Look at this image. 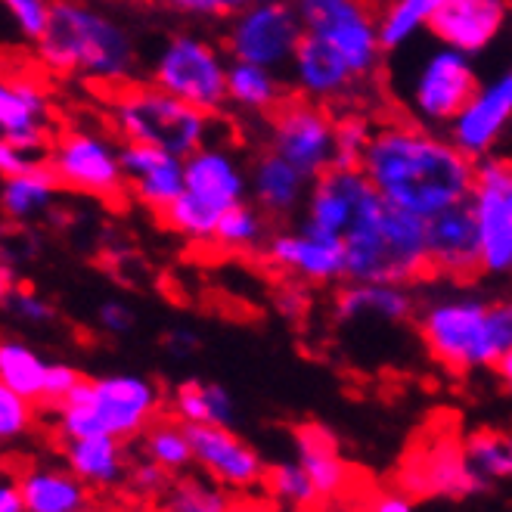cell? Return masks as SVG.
<instances>
[{
  "instance_id": "1",
  "label": "cell",
  "mask_w": 512,
  "mask_h": 512,
  "mask_svg": "<svg viewBox=\"0 0 512 512\" xmlns=\"http://www.w3.org/2000/svg\"><path fill=\"white\" fill-rule=\"evenodd\" d=\"M364 174L388 202L423 218L475 193L478 168L469 156L429 140L423 128L410 125L388 128V134L364 149Z\"/></svg>"
},
{
  "instance_id": "2",
  "label": "cell",
  "mask_w": 512,
  "mask_h": 512,
  "mask_svg": "<svg viewBox=\"0 0 512 512\" xmlns=\"http://www.w3.org/2000/svg\"><path fill=\"white\" fill-rule=\"evenodd\" d=\"M44 66L53 72L125 75L131 63L128 38L112 22L72 0H50V22L38 41Z\"/></svg>"
},
{
  "instance_id": "3",
  "label": "cell",
  "mask_w": 512,
  "mask_h": 512,
  "mask_svg": "<svg viewBox=\"0 0 512 512\" xmlns=\"http://www.w3.org/2000/svg\"><path fill=\"white\" fill-rule=\"evenodd\" d=\"M429 354L450 373H469L494 367L497 351L491 345L488 305H441L419 320Z\"/></svg>"
},
{
  "instance_id": "4",
  "label": "cell",
  "mask_w": 512,
  "mask_h": 512,
  "mask_svg": "<svg viewBox=\"0 0 512 512\" xmlns=\"http://www.w3.org/2000/svg\"><path fill=\"white\" fill-rule=\"evenodd\" d=\"M53 162L59 180H63V190L97 196L118 215L131 208L134 193L122 171V162H115L97 137L66 128L53 143Z\"/></svg>"
},
{
  "instance_id": "5",
  "label": "cell",
  "mask_w": 512,
  "mask_h": 512,
  "mask_svg": "<svg viewBox=\"0 0 512 512\" xmlns=\"http://www.w3.org/2000/svg\"><path fill=\"white\" fill-rule=\"evenodd\" d=\"M426 252L438 267V277H450L457 283H472L491 270L485 243H481V212L472 193L429 215Z\"/></svg>"
},
{
  "instance_id": "6",
  "label": "cell",
  "mask_w": 512,
  "mask_h": 512,
  "mask_svg": "<svg viewBox=\"0 0 512 512\" xmlns=\"http://www.w3.org/2000/svg\"><path fill=\"white\" fill-rule=\"evenodd\" d=\"M261 112L280 137V153L298 171L317 174V168L323 165L329 131H333V109L314 103L305 90L277 87L274 100L261 106Z\"/></svg>"
},
{
  "instance_id": "7",
  "label": "cell",
  "mask_w": 512,
  "mask_h": 512,
  "mask_svg": "<svg viewBox=\"0 0 512 512\" xmlns=\"http://www.w3.org/2000/svg\"><path fill=\"white\" fill-rule=\"evenodd\" d=\"M404 485L413 494L466 500L491 491V481L478 475L457 438H435L423 454L404 469Z\"/></svg>"
},
{
  "instance_id": "8",
  "label": "cell",
  "mask_w": 512,
  "mask_h": 512,
  "mask_svg": "<svg viewBox=\"0 0 512 512\" xmlns=\"http://www.w3.org/2000/svg\"><path fill=\"white\" fill-rule=\"evenodd\" d=\"M90 404H94L106 435L128 441L156 423L162 410V391L146 376H100L94 379V401Z\"/></svg>"
},
{
  "instance_id": "9",
  "label": "cell",
  "mask_w": 512,
  "mask_h": 512,
  "mask_svg": "<svg viewBox=\"0 0 512 512\" xmlns=\"http://www.w3.org/2000/svg\"><path fill=\"white\" fill-rule=\"evenodd\" d=\"M196 466L215 478V485L246 491L264 481V460L258 450L239 438L230 426H187Z\"/></svg>"
},
{
  "instance_id": "10",
  "label": "cell",
  "mask_w": 512,
  "mask_h": 512,
  "mask_svg": "<svg viewBox=\"0 0 512 512\" xmlns=\"http://www.w3.org/2000/svg\"><path fill=\"white\" fill-rule=\"evenodd\" d=\"M156 84L202 109H218V103L230 94L212 50L196 41H174L168 47L156 72Z\"/></svg>"
},
{
  "instance_id": "11",
  "label": "cell",
  "mask_w": 512,
  "mask_h": 512,
  "mask_svg": "<svg viewBox=\"0 0 512 512\" xmlns=\"http://www.w3.org/2000/svg\"><path fill=\"white\" fill-rule=\"evenodd\" d=\"M481 243L491 270L512 261V162H491L475 174Z\"/></svg>"
},
{
  "instance_id": "12",
  "label": "cell",
  "mask_w": 512,
  "mask_h": 512,
  "mask_svg": "<svg viewBox=\"0 0 512 512\" xmlns=\"http://www.w3.org/2000/svg\"><path fill=\"white\" fill-rule=\"evenodd\" d=\"M503 22L500 0H441L426 16V25L435 38L463 50L485 47Z\"/></svg>"
},
{
  "instance_id": "13",
  "label": "cell",
  "mask_w": 512,
  "mask_h": 512,
  "mask_svg": "<svg viewBox=\"0 0 512 512\" xmlns=\"http://www.w3.org/2000/svg\"><path fill=\"white\" fill-rule=\"evenodd\" d=\"M295 460L305 466L311 481L317 485L320 497H336L348 488L351 466L342 457V447L336 432L323 423H301L292 429Z\"/></svg>"
},
{
  "instance_id": "14",
  "label": "cell",
  "mask_w": 512,
  "mask_h": 512,
  "mask_svg": "<svg viewBox=\"0 0 512 512\" xmlns=\"http://www.w3.org/2000/svg\"><path fill=\"white\" fill-rule=\"evenodd\" d=\"M478 100H481V84L457 56L435 59L423 84H419V103H423L429 115L438 118H460Z\"/></svg>"
},
{
  "instance_id": "15",
  "label": "cell",
  "mask_w": 512,
  "mask_h": 512,
  "mask_svg": "<svg viewBox=\"0 0 512 512\" xmlns=\"http://www.w3.org/2000/svg\"><path fill=\"white\" fill-rule=\"evenodd\" d=\"M69 469L90 488H112L125 478V450L115 435H90L66 441Z\"/></svg>"
},
{
  "instance_id": "16",
  "label": "cell",
  "mask_w": 512,
  "mask_h": 512,
  "mask_svg": "<svg viewBox=\"0 0 512 512\" xmlns=\"http://www.w3.org/2000/svg\"><path fill=\"white\" fill-rule=\"evenodd\" d=\"M171 410L184 426H233L236 401L218 382H199L187 379L174 388Z\"/></svg>"
},
{
  "instance_id": "17",
  "label": "cell",
  "mask_w": 512,
  "mask_h": 512,
  "mask_svg": "<svg viewBox=\"0 0 512 512\" xmlns=\"http://www.w3.org/2000/svg\"><path fill=\"white\" fill-rule=\"evenodd\" d=\"M19 488L28 512H75L87 506V488L72 469H32L22 475Z\"/></svg>"
},
{
  "instance_id": "18",
  "label": "cell",
  "mask_w": 512,
  "mask_h": 512,
  "mask_svg": "<svg viewBox=\"0 0 512 512\" xmlns=\"http://www.w3.org/2000/svg\"><path fill=\"white\" fill-rule=\"evenodd\" d=\"M289 41H295L289 13L283 7H267L239 25L233 50L246 63H270V59H277L289 47Z\"/></svg>"
},
{
  "instance_id": "19",
  "label": "cell",
  "mask_w": 512,
  "mask_h": 512,
  "mask_svg": "<svg viewBox=\"0 0 512 512\" xmlns=\"http://www.w3.org/2000/svg\"><path fill=\"white\" fill-rule=\"evenodd\" d=\"M274 252L295 270V274H305L308 280H326L333 274H345V249L336 239H283L274 246Z\"/></svg>"
},
{
  "instance_id": "20",
  "label": "cell",
  "mask_w": 512,
  "mask_h": 512,
  "mask_svg": "<svg viewBox=\"0 0 512 512\" xmlns=\"http://www.w3.org/2000/svg\"><path fill=\"white\" fill-rule=\"evenodd\" d=\"M184 187L187 193H193L196 199L208 202L227 212L230 205H236V193H239V180L233 177L230 165L218 156H205L196 153L184 171Z\"/></svg>"
},
{
  "instance_id": "21",
  "label": "cell",
  "mask_w": 512,
  "mask_h": 512,
  "mask_svg": "<svg viewBox=\"0 0 512 512\" xmlns=\"http://www.w3.org/2000/svg\"><path fill=\"white\" fill-rule=\"evenodd\" d=\"M47 360L28 348L25 342L16 339H0V379L10 388H16L22 398L28 401H41L44 395V382H47Z\"/></svg>"
},
{
  "instance_id": "22",
  "label": "cell",
  "mask_w": 512,
  "mask_h": 512,
  "mask_svg": "<svg viewBox=\"0 0 512 512\" xmlns=\"http://www.w3.org/2000/svg\"><path fill=\"white\" fill-rule=\"evenodd\" d=\"M295 56L314 87H323V90L336 87L351 75V66L342 56V50L317 32L295 35Z\"/></svg>"
},
{
  "instance_id": "23",
  "label": "cell",
  "mask_w": 512,
  "mask_h": 512,
  "mask_svg": "<svg viewBox=\"0 0 512 512\" xmlns=\"http://www.w3.org/2000/svg\"><path fill=\"white\" fill-rule=\"evenodd\" d=\"M466 457L488 481H512V432L475 429L463 438Z\"/></svg>"
},
{
  "instance_id": "24",
  "label": "cell",
  "mask_w": 512,
  "mask_h": 512,
  "mask_svg": "<svg viewBox=\"0 0 512 512\" xmlns=\"http://www.w3.org/2000/svg\"><path fill=\"white\" fill-rule=\"evenodd\" d=\"M512 112V78H506L500 87H494L488 97H481L463 118L460 125V140L469 149L485 146L494 131L506 122V115Z\"/></svg>"
},
{
  "instance_id": "25",
  "label": "cell",
  "mask_w": 512,
  "mask_h": 512,
  "mask_svg": "<svg viewBox=\"0 0 512 512\" xmlns=\"http://www.w3.org/2000/svg\"><path fill=\"white\" fill-rule=\"evenodd\" d=\"M143 450L149 460H156L159 466H165L168 472H184L187 466H193V444L187 435V426L171 423V419H159L146 432H143Z\"/></svg>"
},
{
  "instance_id": "26",
  "label": "cell",
  "mask_w": 512,
  "mask_h": 512,
  "mask_svg": "<svg viewBox=\"0 0 512 512\" xmlns=\"http://www.w3.org/2000/svg\"><path fill=\"white\" fill-rule=\"evenodd\" d=\"M44 94L32 87H16L0 78V131H32L41 128Z\"/></svg>"
},
{
  "instance_id": "27",
  "label": "cell",
  "mask_w": 512,
  "mask_h": 512,
  "mask_svg": "<svg viewBox=\"0 0 512 512\" xmlns=\"http://www.w3.org/2000/svg\"><path fill=\"white\" fill-rule=\"evenodd\" d=\"M264 481H267V491L274 494L280 503H289V506H314L320 500V491L311 481V475L305 472L298 460H283V463H274L267 472H264Z\"/></svg>"
},
{
  "instance_id": "28",
  "label": "cell",
  "mask_w": 512,
  "mask_h": 512,
  "mask_svg": "<svg viewBox=\"0 0 512 512\" xmlns=\"http://www.w3.org/2000/svg\"><path fill=\"white\" fill-rule=\"evenodd\" d=\"M298 168L283 156L267 149L264 162H261V174H258V187H261V202L267 205V212H280L286 208L295 196V184H298Z\"/></svg>"
},
{
  "instance_id": "29",
  "label": "cell",
  "mask_w": 512,
  "mask_h": 512,
  "mask_svg": "<svg viewBox=\"0 0 512 512\" xmlns=\"http://www.w3.org/2000/svg\"><path fill=\"white\" fill-rule=\"evenodd\" d=\"M360 311H376L388 320H407L413 314V305L407 295H398L391 289H354V292H342L336 298V314L339 317H354Z\"/></svg>"
},
{
  "instance_id": "30",
  "label": "cell",
  "mask_w": 512,
  "mask_h": 512,
  "mask_svg": "<svg viewBox=\"0 0 512 512\" xmlns=\"http://www.w3.org/2000/svg\"><path fill=\"white\" fill-rule=\"evenodd\" d=\"M165 512H233L230 497L202 478H184L168 491Z\"/></svg>"
},
{
  "instance_id": "31",
  "label": "cell",
  "mask_w": 512,
  "mask_h": 512,
  "mask_svg": "<svg viewBox=\"0 0 512 512\" xmlns=\"http://www.w3.org/2000/svg\"><path fill=\"white\" fill-rule=\"evenodd\" d=\"M35 423V401L22 398L16 388L0 379V441L22 438Z\"/></svg>"
},
{
  "instance_id": "32",
  "label": "cell",
  "mask_w": 512,
  "mask_h": 512,
  "mask_svg": "<svg viewBox=\"0 0 512 512\" xmlns=\"http://www.w3.org/2000/svg\"><path fill=\"white\" fill-rule=\"evenodd\" d=\"M305 19L311 22V32L323 38L342 32V28L354 22H364L351 7V0H305Z\"/></svg>"
},
{
  "instance_id": "33",
  "label": "cell",
  "mask_w": 512,
  "mask_h": 512,
  "mask_svg": "<svg viewBox=\"0 0 512 512\" xmlns=\"http://www.w3.org/2000/svg\"><path fill=\"white\" fill-rule=\"evenodd\" d=\"M50 196H53V187L41 184V180L13 177L7 180L4 196H0V208H4L7 218H25V215H32L35 208L47 205Z\"/></svg>"
},
{
  "instance_id": "34",
  "label": "cell",
  "mask_w": 512,
  "mask_h": 512,
  "mask_svg": "<svg viewBox=\"0 0 512 512\" xmlns=\"http://www.w3.org/2000/svg\"><path fill=\"white\" fill-rule=\"evenodd\" d=\"M441 4V0H401L398 10H391L388 13V25H385V32H382V44L391 47V44H398L410 28L419 22V19H426L435 7Z\"/></svg>"
},
{
  "instance_id": "35",
  "label": "cell",
  "mask_w": 512,
  "mask_h": 512,
  "mask_svg": "<svg viewBox=\"0 0 512 512\" xmlns=\"http://www.w3.org/2000/svg\"><path fill=\"white\" fill-rule=\"evenodd\" d=\"M227 87L236 100H246V103H255V106H267L277 94V84H270L255 66H239L233 69V75L227 78Z\"/></svg>"
},
{
  "instance_id": "36",
  "label": "cell",
  "mask_w": 512,
  "mask_h": 512,
  "mask_svg": "<svg viewBox=\"0 0 512 512\" xmlns=\"http://www.w3.org/2000/svg\"><path fill=\"white\" fill-rule=\"evenodd\" d=\"M4 7L16 16L19 28L28 38L41 41V35L47 32V22H50L47 0H4Z\"/></svg>"
},
{
  "instance_id": "37",
  "label": "cell",
  "mask_w": 512,
  "mask_h": 512,
  "mask_svg": "<svg viewBox=\"0 0 512 512\" xmlns=\"http://www.w3.org/2000/svg\"><path fill=\"white\" fill-rule=\"evenodd\" d=\"M218 239H224V243H230V246H249V239H252V233H255V218L246 212L243 205H230L227 212L221 215V221H218V227L212 230Z\"/></svg>"
},
{
  "instance_id": "38",
  "label": "cell",
  "mask_w": 512,
  "mask_h": 512,
  "mask_svg": "<svg viewBox=\"0 0 512 512\" xmlns=\"http://www.w3.org/2000/svg\"><path fill=\"white\" fill-rule=\"evenodd\" d=\"M84 376L75 370V367H69V364H50L47 367V382H44V395H41V401L38 404H53V407H59L66 401V395L69 391L81 382Z\"/></svg>"
},
{
  "instance_id": "39",
  "label": "cell",
  "mask_w": 512,
  "mask_h": 512,
  "mask_svg": "<svg viewBox=\"0 0 512 512\" xmlns=\"http://www.w3.org/2000/svg\"><path fill=\"white\" fill-rule=\"evenodd\" d=\"M131 485L137 494H146V497H156V494H165L171 488V472L165 466H159L156 460H143L131 469Z\"/></svg>"
},
{
  "instance_id": "40",
  "label": "cell",
  "mask_w": 512,
  "mask_h": 512,
  "mask_svg": "<svg viewBox=\"0 0 512 512\" xmlns=\"http://www.w3.org/2000/svg\"><path fill=\"white\" fill-rule=\"evenodd\" d=\"M488 329H491V345L500 354L512 348V301H500V305H488Z\"/></svg>"
},
{
  "instance_id": "41",
  "label": "cell",
  "mask_w": 512,
  "mask_h": 512,
  "mask_svg": "<svg viewBox=\"0 0 512 512\" xmlns=\"http://www.w3.org/2000/svg\"><path fill=\"white\" fill-rule=\"evenodd\" d=\"M10 305H13V311H16L22 320H32V323H47V320L56 317V311H53L50 301L38 298L35 292H28V289H16V292L10 295Z\"/></svg>"
},
{
  "instance_id": "42",
  "label": "cell",
  "mask_w": 512,
  "mask_h": 512,
  "mask_svg": "<svg viewBox=\"0 0 512 512\" xmlns=\"http://www.w3.org/2000/svg\"><path fill=\"white\" fill-rule=\"evenodd\" d=\"M252 0H168L165 7L187 10V13H215V16H236L246 10Z\"/></svg>"
},
{
  "instance_id": "43",
  "label": "cell",
  "mask_w": 512,
  "mask_h": 512,
  "mask_svg": "<svg viewBox=\"0 0 512 512\" xmlns=\"http://www.w3.org/2000/svg\"><path fill=\"white\" fill-rule=\"evenodd\" d=\"M131 323H134V314L125 305L109 301V305L100 308V326L109 329V333H125V329H131Z\"/></svg>"
},
{
  "instance_id": "44",
  "label": "cell",
  "mask_w": 512,
  "mask_h": 512,
  "mask_svg": "<svg viewBox=\"0 0 512 512\" xmlns=\"http://www.w3.org/2000/svg\"><path fill=\"white\" fill-rule=\"evenodd\" d=\"M0 512H28L19 485H10V481H0Z\"/></svg>"
},
{
  "instance_id": "45",
  "label": "cell",
  "mask_w": 512,
  "mask_h": 512,
  "mask_svg": "<svg viewBox=\"0 0 512 512\" xmlns=\"http://www.w3.org/2000/svg\"><path fill=\"white\" fill-rule=\"evenodd\" d=\"M370 512H413V500L407 494H382L373 500Z\"/></svg>"
},
{
  "instance_id": "46",
  "label": "cell",
  "mask_w": 512,
  "mask_h": 512,
  "mask_svg": "<svg viewBox=\"0 0 512 512\" xmlns=\"http://www.w3.org/2000/svg\"><path fill=\"white\" fill-rule=\"evenodd\" d=\"M491 370H494V373L500 376V382L512 391V348H509L506 354H500V357H497V364H494Z\"/></svg>"
},
{
  "instance_id": "47",
  "label": "cell",
  "mask_w": 512,
  "mask_h": 512,
  "mask_svg": "<svg viewBox=\"0 0 512 512\" xmlns=\"http://www.w3.org/2000/svg\"><path fill=\"white\" fill-rule=\"evenodd\" d=\"M13 286H16V277L7 264H0V305H7L10 295H13Z\"/></svg>"
},
{
  "instance_id": "48",
  "label": "cell",
  "mask_w": 512,
  "mask_h": 512,
  "mask_svg": "<svg viewBox=\"0 0 512 512\" xmlns=\"http://www.w3.org/2000/svg\"><path fill=\"white\" fill-rule=\"evenodd\" d=\"M168 345H171V351L184 354V351H190V348L196 345V339H193V336H187V333H177V336H171V339H168Z\"/></svg>"
},
{
  "instance_id": "49",
  "label": "cell",
  "mask_w": 512,
  "mask_h": 512,
  "mask_svg": "<svg viewBox=\"0 0 512 512\" xmlns=\"http://www.w3.org/2000/svg\"><path fill=\"white\" fill-rule=\"evenodd\" d=\"M122 4H131V7H165L168 0H122Z\"/></svg>"
},
{
  "instance_id": "50",
  "label": "cell",
  "mask_w": 512,
  "mask_h": 512,
  "mask_svg": "<svg viewBox=\"0 0 512 512\" xmlns=\"http://www.w3.org/2000/svg\"><path fill=\"white\" fill-rule=\"evenodd\" d=\"M75 512H94V509H87V506H84V509H75Z\"/></svg>"
}]
</instances>
